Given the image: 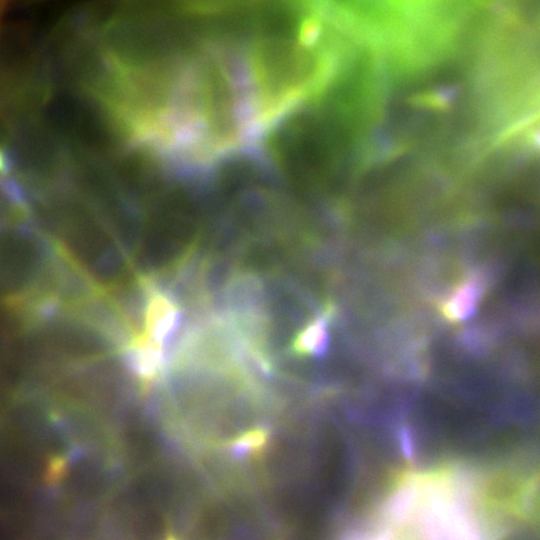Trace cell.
I'll return each mask as SVG.
<instances>
[{
	"instance_id": "6da1fadb",
	"label": "cell",
	"mask_w": 540,
	"mask_h": 540,
	"mask_svg": "<svg viewBox=\"0 0 540 540\" xmlns=\"http://www.w3.org/2000/svg\"><path fill=\"white\" fill-rule=\"evenodd\" d=\"M235 32L189 40L175 60L158 126L159 150L178 166H259L264 132Z\"/></svg>"
},
{
	"instance_id": "7a4b0ae2",
	"label": "cell",
	"mask_w": 540,
	"mask_h": 540,
	"mask_svg": "<svg viewBox=\"0 0 540 540\" xmlns=\"http://www.w3.org/2000/svg\"><path fill=\"white\" fill-rule=\"evenodd\" d=\"M252 5L238 34L266 138L317 101L350 64L356 49L322 2Z\"/></svg>"
},
{
	"instance_id": "3957f363",
	"label": "cell",
	"mask_w": 540,
	"mask_h": 540,
	"mask_svg": "<svg viewBox=\"0 0 540 540\" xmlns=\"http://www.w3.org/2000/svg\"><path fill=\"white\" fill-rule=\"evenodd\" d=\"M473 474L452 466L409 472L385 500L379 521L401 540H494Z\"/></svg>"
},
{
	"instance_id": "277c9868",
	"label": "cell",
	"mask_w": 540,
	"mask_h": 540,
	"mask_svg": "<svg viewBox=\"0 0 540 540\" xmlns=\"http://www.w3.org/2000/svg\"><path fill=\"white\" fill-rule=\"evenodd\" d=\"M485 286L479 274L473 273L466 277L441 302V313L451 322L468 319L478 308Z\"/></svg>"
},
{
	"instance_id": "5b68a950",
	"label": "cell",
	"mask_w": 540,
	"mask_h": 540,
	"mask_svg": "<svg viewBox=\"0 0 540 540\" xmlns=\"http://www.w3.org/2000/svg\"><path fill=\"white\" fill-rule=\"evenodd\" d=\"M269 439V431L263 427H257L245 431L229 442L224 447L235 458H244L247 455L259 452Z\"/></svg>"
},
{
	"instance_id": "8992f818",
	"label": "cell",
	"mask_w": 540,
	"mask_h": 540,
	"mask_svg": "<svg viewBox=\"0 0 540 540\" xmlns=\"http://www.w3.org/2000/svg\"><path fill=\"white\" fill-rule=\"evenodd\" d=\"M342 540H397L393 534L383 525L378 524L375 528L366 531H352Z\"/></svg>"
}]
</instances>
